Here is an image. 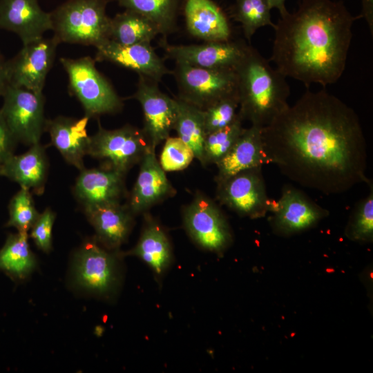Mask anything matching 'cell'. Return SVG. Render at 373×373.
Wrapping results in <instances>:
<instances>
[{"instance_id":"cell-1","label":"cell","mask_w":373,"mask_h":373,"mask_svg":"<svg viewBox=\"0 0 373 373\" xmlns=\"http://www.w3.org/2000/svg\"><path fill=\"white\" fill-rule=\"evenodd\" d=\"M262 137L268 164L304 187L335 195L370 181L359 117L325 89L307 90L262 128Z\"/></svg>"},{"instance_id":"cell-2","label":"cell","mask_w":373,"mask_h":373,"mask_svg":"<svg viewBox=\"0 0 373 373\" xmlns=\"http://www.w3.org/2000/svg\"><path fill=\"white\" fill-rule=\"evenodd\" d=\"M353 16L343 1L301 0L274 28L270 57L285 77L325 87L342 76L352 39Z\"/></svg>"},{"instance_id":"cell-3","label":"cell","mask_w":373,"mask_h":373,"mask_svg":"<svg viewBox=\"0 0 373 373\" xmlns=\"http://www.w3.org/2000/svg\"><path fill=\"white\" fill-rule=\"evenodd\" d=\"M239 108L242 120L264 128L288 106L289 85L279 70L273 68L256 49L250 47L236 68Z\"/></svg>"},{"instance_id":"cell-4","label":"cell","mask_w":373,"mask_h":373,"mask_svg":"<svg viewBox=\"0 0 373 373\" xmlns=\"http://www.w3.org/2000/svg\"><path fill=\"white\" fill-rule=\"evenodd\" d=\"M108 0H68L50 12L54 37L59 43L93 46L108 39L111 19Z\"/></svg>"},{"instance_id":"cell-5","label":"cell","mask_w":373,"mask_h":373,"mask_svg":"<svg viewBox=\"0 0 373 373\" xmlns=\"http://www.w3.org/2000/svg\"><path fill=\"white\" fill-rule=\"evenodd\" d=\"M120 253L103 246L94 237L76 250L72 262V279L80 290L99 297L114 294L120 282Z\"/></svg>"},{"instance_id":"cell-6","label":"cell","mask_w":373,"mask_h":373,"mask_svg":"<svg viewBox=\"0 0 373 373\" xmlns=\"http://www.w3.org/2000/svg\"><path fill=\"white\" fill-rule=\"evenodd\" d=\"M60 63L68 77V90L81 103L86 115L90 118L121 111L122 99L97 69L95 59L88 56L61 57Z\"/></svg>"},{"instance_id":"cell-7","label":"cell","mask_w":373,"mask_h":373,"mask_svg":"<svg viewBox=\"0 0 373 373\" xmlns=\"http://www.w3.org/2000/svg\"><path fill=\"white\" fill-rule=\"evenodd\" d=\"M151 149L142 129L127 124L108 130L99 122L97 131L90 136L88 155L99 160L101 167L126 175Z\"/></svg>"},{"instance_id":"cell-8","label":"cell","mask_w":373,"mask_h":373,"mask_svg":"<svg viewBox=\"0 0 373 373\" xmlns=\"http://www.w3.org/2000/svg\"><path fill=\"white\" fill-rule=\"evenodd\" d=\"M172 75L178 85V98L202 110L238 93L236 70L205 68L175 63Z\"/></svg>"},{"instance_id":"cell-9","label":"cell","mask_w":373,"mask_h":373,"mask_svg":"<svg viewBox=\"0 0 373 373\" xmlns=\"http://www.w3.org/2000/svg\"><path fill=\"white\" fill-rule=\"evenodd\" d=\"M2 97L0 113L16 141L28 146L40 142L46 122L43 93L10 86Z\"/></svg>"},{"instance_id":"cell-10","label":"cell","mask_w":373,"mask_h":373,"mask_svg":"<svg viewBox=\"0 0 373 373\" xmlns=\"http://www.w3.org/2000/svg\"><path fill=\"white\" fill-rule=\"evenodd\" d=\"M182 214L186 231L199 247L219 253L231 243L232 235L224 213L205 194L197 192Z\"/></svg>"},{"instance_id":"cell-11","label":"cell","mask_w":373,"mask_h":373,"mask_svg":"<svg viewBox=\"0 0 373 373\" xmlns=\"http://www.w3.org/2000/svg\"><path fill=\"white\" fill-rule=\"evenodd\" d=\"M216 184L218 202L242 216L256 218L269 211L271 199L267 193L262 167L240 171Z\"/></svg>"},{"instance_id":"cell-12","label":"cell","mask_w":373,"mask_h":373,"mask_svg":"<svg viewBox=\"0 0 373 373\" xmlns=\"http://www.w3.org/2000/svg\"><path fill=\"white\" fill-rule=\"evenodd\" d=\"M59 44L53 36L42 37L23 44L18 53L7 60L10 86L42 93Z\"/></svg>"},{"instance_id":"cell-13","label":"cell","mask_w":373,"mask_h":373,"mask_svg":"<svg viewBox=\"0 0 373 373\" xmlns=\"http://www.w3.org/2000/svg\"><path fill=\"white\" fill-rule=\"evenodd\" d=\"M133 98L139 102L144 115V127L151 147L155 148L167 137L174 128L178 114L177 99L162 93L158 82L139 76L137 89Z\"/></svg>"},{"instance_id":"cell-14","label":"cell","mask_w":373,"mask_h":373,"mask_svg":"<svg viewBox=\"0 0 373 373\" xmlns=\"http://www.w3.org/2000/svg\"><path fill=\"white\" fill-rule=\"evenodd\" d=\"M162 47L166 57L175 63L205 68L236 70L251 46L242 41L231 39L192 45H171L163 39Z\"/></svg>"},{"instance_id":"cell-15","label":"cell","mask_w":373,"mask_h":373,"mask_svg":"<svg viewBox=\"0 0 373 373\" xmlns=\"http://www.w3.org/2000/svg\"><path fill=\"white\" fill-rule=\"evenodd\" d=\"M269 211L273 213L271 221L274 230L285 235L310 228L329 214L327 209L290 184L283 186L278 200H271Z\"/></svg>"},{"instance_id":"cell-16","label":"cell","mask_w":373,"mask_h":373,"mask_svg":"<svg viewBox=\"0 0 373 373\" xmlns=\"http://www.w3.org/2000/svg\"><path fill=\"white\" fill-rule=\"evenodd\" d=\"M95 60L111 62L157 82L173 73L150 43L122 45L108 39L96 47Z\"/></svg>"},{"instance_id":"cell-17","label":"cell","mask_w":373,"mask_h":373,"mask_svg":"<svg viewBox=\"0 0 373 373\" xmlns=\"http://www.w3.org/2000/svg\"><path fill=\"white\" fill-rule=\"evenodd\" d=\"M140 164L138 176L126 203L134 215L146 212L153 206L176 193L154 150H149Z\"/></svg>"},{"instance_id":"cell-18","label":"cell","mask_w":373,"mask_h":373,"mask_svg":"<svg viewBox=\"0 0 373 373\" xmlns=\"http://www.w3.org/2000/svg\"><path fill=\"white\" fill-rule=\"evenodd\" d=\"M0 29L15 33L25 44L52 30L51 15L37 0H0Z\"/></svg>"},{"instance_id":"cell-19","label":"cell","mask_w":373,"mask_h":373,"mask_svg":"<svg viewBox=\"0 0 373 373\" xmlns=\"http://www.w3.org/2000/svg\"><path fill=\"white\" fill-rule=\"evenodd\" d=\"M124 178L111 169L84 168L76 179L73 193L83 209L120 203L127 193Z\"/></svg>"},{"instance_id":"cell-20","label":"cell","mask_w":373,"mask_h":373,"mask_svg":"<svg viewBox=\"0 0 373 373\" xmlns=\"http://www.w3.org/2000/svg\"><path fill=\"white\" fill-rule=\"evenodd\" d=\"M89 119L86 115L79 119L58 116L46 122L45 131L50 135L51 144L68 164L79 171L85 168L84 158L90 145L86 128Z\"/></svg>"},{"instance_id":"cell-21","label":"cell","mask_w":373,"mask_h":373,"mask_svg":"<svg viewBox=\"0 0 373 373\" xmlns=\"http://www.w3.org/2000/svg\"><path fill=\"white\" fill-rule=\"evenodd\" d=\"M83 209L95 230L97 240L108 249L119 251L133 226L135 215L128 205L120 202Z\"/></svg>"},{"instance_id":"cell-22","label":"cell","mask_w":373,"mask_h":373,"mask_svg":"<svg viewBox=\"0 0 373 373\" xmlns=\"http://www.w3.org/2000/svg\"><path fill=\"white\" fill-rule=\"evenodd\" d=\"M182 12L192 36L205 42L232 39L227 15L212 0H185Z\"/></svg>"},{"instance_id":"cell-23","label":"cell","mask_w":373,"mask_h":373,"mask_svg":"<svg viewBox=\"0 0 373 373\" xmlns=\"http://www.w3.org/2000/svg\"><path fill=\"white\" fill-rule=\"evenodd\" d=\"M20 155L13 154L0 164V176L17 183L37 195L44 191L48 162L45 148L40 142Z\"/></svg>"},{"instance_id":"cell-24","label":"cell","mask_w":373,"mask_h":373,"mask_svg":"<svg viewBox=\"0 0 373 373\" xmlns=\"http://www.w3.org/2000/svg\"><path fill=\"white\" fill-rule=\"evenodd\" d=\"M267 164L262 128L251 125L245 128L229 151L216 164L218 172L215 182L218 184L240 171Z\"/></svg>"},{"instance_id":"cell-25","label":"cell","mask_w":373,"mask_h":373,"mask_svg":"<svg viewBox=\"0 0 373 373\" xmlns=\"http://www.w3.org/2000/svg\"><path fill=\"white\" fill-rule=\"evenodd\" d=\"M126 254L140 258L157 277L164 274L172 260L171 243L166 232L147 213L136 245Z\"/></svg>"},{"instance_id":"cell-26","label":"cell","mask_w":373,"mask_h":373,"mask_svg":"<svg viewBox=\"0 0 373 373\" xmlns=\"http://www.w3.org/2000/svg\"><path fill=\"white\" fill-rule=\"evenodd\" d=\"M28 233H10L0 249V270L15 280L26 279L36 269Z\"/></svg>"},{"instance_id":"cell-27","label":"cell","mask_w":373,"mask_h":373,"mask_svg":"<svg viewBox=\"0 0 373 373\" xmlns=\"http://www.w3.org/2000/svg\"><path fill=\"white\" fill-rule=\"evenodd\" d=\"M160 34L149 19L133 10L125 9L111 19L108 39L122 45L150 43Z\"/></svg>"},{"instance_id":"cell-28","label":"cell","mask_w":373,"mask_h":373,"mask_svg":"<svg viewBox=\"0 0 373 373\" xmlns=\"http://www.w3.org/2000/svg\"><path fill=\"white\" fill-rule=\"evenodd\" d=\"M119 6L151 21L164 38L175 30L185 0H117Z\"/></svg>"},{"instance_id":"cell-29","label":"cell","mask_w":373,"mask_h":373,"mask_svg":"<svg viewBox=\"0 0 373 373\" xmlns=\"http://www.w3.org/2000/svg\"><path fill=\"white\" fill-rule=\"evenodd\" d=\"M178 114L173 130L178 137L193 151L195 158L203 166V144L206 136L203 110L178 98Z\"/></svg>"},{"instance_id":"cell-30","label":"cell","mask_w":373,"mask_h":373,"mask_svg":"<svg viewBox=\"0 0 373 373\" xmlns=\"http://www.w3.org/2000/svg\"><path fill=\"white\" fill-rule=\"evenodd\" d=\"M271 10L267 0H236L231 15L241 24L244 35L249 41L258 28L267 26L275 27Z\"/></svg>"},{"instance_id":"cell-31","label":"cell","mask_w":373,"mask_h":373,"mask_svg":"<svg viewBox=\"0 0 373 373\" xmlns=\"http://www.w3.org/2000/svg\"><path fill=\"white\" fill-rule=\"evenodd\" d=\"M242 122L238 113L231 123L206 135L203 144V166L216 164L226 155L245 129Z\"/></svg>"},{"instance_id":"cell-32","label":"cell","mask_w":373,"mask_h":373,"mask_svg":"<svg viewBox=\"0 0 373 373\" xmlns=\"http://www.w3.org/2000/svg\"><path fill=\"white\" fill-rule=\"evenodd\" d=\"M9 218L6 226L18 232L28 233L39 216L30 190L21 187L8 204Z\"/></svg>"},{"instance_id":"cell-33","label":"cell","mask_w":373,"mask_h":373,"mask_svg":"<svg viewBox=\"0 0 373 373\" xmlns=\"http://www.w3.org/2000/svg\"><path fill=\"white\" fill-rule=\"evenodd\" d=\"M368 194L356 204L346 229L348 238L358 241H372L373 238V186L368 183Z\"/></svg>"},{"instance_id":"cell-34","label":"cell","mask_w":373,"mask_h":373,"mask_svg":"<svg viewBox=\"0 0 373 373\" xmlns=\"http://www.w3.org/2000/svg\"><path fill=\"white\" fill-rule=\"evenodd\" d=\"M239 108L238 93L224 97L203 110L205 134L225 127L237 116Z\"/></svg>"},{"instance_id":"cell-35","label":"cell","mask_w":373,"mask_h":373,"mask_svg":"<svg viewBox=\"0 0 373 373\" xmlns=\"http://www.w3.org/2000/svg\"><path fill=\"white\" fill-rule=\"evenodd\" d=\"M160 164L166 171H178L186 169L195 158L192 149L178 137H169L165 140Z\"/></svg>"},{"instance_id":"cell-36","label":"cell","mask_w":373,"mask_h":373,"mask_svg":"<svg viewBox=\"0 0 373 373\" xmlns=\"http://www.w3.org/2000/svg\"><path fill=\"white\" fill-rule=\"evenodd\" d=\"M56 214L50 208H46L30 229V236L37 248L44 253L52 249V229Z\"/></svg>"},{"instance_id":"cell-37","label":"cell","mask_w":373,"mask_h":373,"mask_svg":"<svg viewBox=\"0 0 373 373\" xmlns=\"http://www.w3.org/2000/svg\"><path fill=\"white\" fill-rule=\"evenodd\" d=\"M17 143L0 113V164L15 154Z\"/></svg>"},{"instance_id":"cell-38","label":"cell","mask_w":373,"mask_h":373,"mask_svg":"<svg viewBox=\"0 0 373 373\" xmlns=\"http://www.w3.org/2000/svg\"><path fill=\"white\" fill-rule=\"evenodd\" d=\"M9 86L7 60L0 52V97H3Z\"/></svg>"},{"instance_id":"cell-39","label":"cell","mask_w":373,"mask_h":373,"mask_svg":"<svg viewBox=\"0 0 373 373\" xmlns=\"http://www.w3.org/2000/svg\"><path fill=\"white\" fill-rule=\"evenodd\" d=\"M362 2V13L361 14L363 17L371 32L372 35L373 32V0H361Z\"/></svg>"},{"instance_id":"cell-40","label":"cell","mask_w":373,"mask_h":373,"mask_svg":"<svg viewBox=\"0 0 373 373\" xmlns=\"http://www.w3.org/2000/svg\"><path fill=\"white\" fill-rule=\"evenodd\" d=\"M271 8H276L278 10L280 17L285 15L288 11L285 7L286 0H267Z\"/></svg>"}]
</instances>
